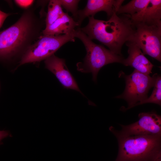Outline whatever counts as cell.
<instances>
[{"instance_id":"1","label":"cell","mask_w":161,"mask_h":161,"mask_svg":"<svg viewBox=\"0 0 161 161\" xmlns=\"http://www.w3.org/2000/svg\"><path fill=\"white\" fill-rule=\"evenodd\" d=\"M36 7L24 10L13 25L0 32V59L13 60L21 57L42 35L45 27L43 14L38 16Z\"/></svg>"},{"instance_id":"2","label":"cell","mask_w":161,"mask_h":161,"mask_svg":"<svg viewBox=\"0 0 161 161\" xmlns=\"http://www.w3.org/2000/svg\"><path fill=\"white\" fill-rule=\"evenodd\" d=\"M120 15L114 13L107 21L89 17L88 24L79 28L91 40L98 41L113 53L122 56V47L129 41L135 28L129 15Z\"/></svg>"},{"instance_id":"3","label":"cell","mask_w":161,"mask_h":161,"mask_svg":"<svg viewBox=\"0 0 161 161\" xmlns=\"http://www.w3.org/2000/svg\"><path fill=\"white\" fill-rule=\"evenodd\" d=\"M119 150L115 161H156L161 159V135L118 137Z\"/></svg>"},{"instance_id":"4","label":"cell","mask_w":161,"mask_h":161,"mask_svg":"<svg viewBox=\"0 0 161 161\" xmlns=\"http://www.w3.org/2000/svg\"><path fill=\"white\" fill-rule=\"evenodd\" d=\"M75 38H79L83 43L86 54L83 61L76 64L77 70L83 73H92V80H97V74L105 65L114 63H122L124 58L116 54L103 46L96 44L89 39L79 27L74 31Z\"/></svg>"},{"instance_id":"5","label":"cell","mask_w":161,"mask_h":161,"mask_svg":"<svg viewBox=\"0 0 161 161\" xmlns=\"http://www.w3.org/2000/svg\"><path fill=\"white\" fill-rule=\"evenodd\" d=\"M75 31L69 34L58 35H42L24 53L18 66L45 60L66 43L75 41Z\"/></svg>"},{"instance_id":"6","label":"cell","mask_w":161,"mask_h":161,"mask_svg":"<svg viewBox=\"0 0 161 161\" xmlns=\"http://www.w3.org/2000/svg\"><path fill=\"white\" fill-rule=\"evenodd\" d=\"M126 86L123 92L115 98L123 99L128 103L127 110L137 106L139 103L147 99L149 90L153 87L157 74L152 77L140 72L135 69L130 75L124 73Z\"/></svg>"},{"instance_id":"7","label":"cell","mask_w":161,"mask_h":161,"mask_svg":"<svg viewBox=\"0 0 161 161\" xmlns=\"http://www.w3.org/2000/svg\"><path fill=\"white\" fill-rule=\"evenodd\" d=\"M133 22L135 30L128 41L136 44L144 55H148L161 62V25Z\"/></svg>"},{"instance_id":"8","label":"cell","mask_w":161,"mask_h":161,"mask_svg":"<svg viewBox=\"0 0 161 161\" xmlns=\"http://www.w3.org/2000/svg\"><path fill=\"white\" fill-rule=\"evenodd\" d=\"M139 120L127 125L120 124L121 129L118 131L112 126L110 130L116 137L131 135H161V117L154 112H141Z\"/></svg>"},{"instance_id":"9","label":"cell","mask_w":161,"mask_h":161,"mask_svg":"<svg viewBox=\"0 0 161 161\" xmlns=\"http://www.w3.org/2000/svg\"><path fill=\"white\" fill-rule=\"evenodd\" d=\"M123 0H88L85 8L78 10L76 21L80 27L86 17L94 16L98 12H105L109 19L117 12Z\"/></svg>"},{"instance_id":"10","label":"cell","mask_w":161,"mask_h":161,"mask_svg":"<svg viewBox=\"0 0 161 161\" xmlns=\"http://www.w3.org/2000/svg\"><path fill=\"white\" fill-rule=\"evenodd\" d=\"M45 68L52 73L64 88L80 91L74 77L68 70L64 59L54 54L44 60Z\"/></svg>"},{"instance_id":"11","label":"cell","mask_w":161,"mask_h":161,"mask_svg":"<svg viewBox=\"0 0 161 161\" xmlns=\"http://www.w3.org/2000/svg\"><path fill=\"white\" fill-rule=\"evenodd\" d=\"M128 47L129 55L124 58L122 64L131 66L142 73L149 75L154 65L145 56L140 48L134 43L128 41L125 43Z\"/></svg>"},{"instance_id":"12","label":"cell","mask_w":161,"mask_h":161,"mask_svg":"<svg viewBox=\"0 0 161 161\" xmlns=\"http://www.w3.org/2000/svg\"><path fill=\"white\" fill-rule=\"evenodd\" d=\"M130 17L133 21L150 25H161V0H150L142 11Z\"/></svg>"},{"instance_id":"13","label":"cell","mask_w":161,"mask_h":161,"mask_svg":"<svg viewBox=\"0 0 161 161\" xmlns=\"http://www.w3.org/2000/svg\"><path fill=\"white\" fill-rule=\"evenodd\" d=\"M79 27L78 23L67 13H64L52 24L45 27L42 35H58L69 34Z\"/></svg>"},{"instance_id":"14","label":"cell","mask_w":161,"mask_h":161,"mask_svg":"<svg viewBox=\"0 0 161 161\" xmlns=\"http://www.w3.org/2000/svg\"><path fill=\"white\" fill-rule=\"evenodd\" d=\"M149 1L150 0H132L126 4L121 5L117 14H126L131 16L142 11Z\"/></svg>"},{"instance_id":"15","label":"cell","mask_w":161,"mask_h":161,"mask_svg":"<svg viewBox=\"0 0 161 161\" xmlns=\"http://www.w3.org/2000/svg\"><path fill=\"white\" fill-rule=\"evenodd\" d=\"M59 0L49 1L45 19V27L49 26L64 13Z\"/></svg>"},{"instance_id":"16","label":"cell","mask_w":161,"mask_h":161,"mask_svg":"<svg viewBox=\"0 0 161 161\" xmlns=\"http://www.w3.org/2000/svg\"><path fill=\"white\" fill-rule=\"evenodd\" d=\"M152 92L149 97L139 103L138 106L146 103H153L161 105V77L157 74Z\"/></svg>"},{"instance_id":"17","label":"cell","mask_w":161,"mask_h":161,"mask_svg":"<svg viewBox=\"0 0 161 161\" xmlns=\"http://www.w3.org/2000/svg\"><path fill=\"white\" fill-rule=\"evenodd\" d=\"M62 7L67 12L71 13L73 16V18L76 21L78 11V6L79 0H59Z\"/></svg>"},{"instance_id":"18","label":"cell","mask_w":161,"mask_h":161,"mask_svg":"<svg viewBox=\"0 0 161 161\" xmlns=\"http://www.w3.org/2000/svg\"><path fill=\"white\" fill-rule=\"evenodd\" d=\"M14 1L16 4L20 8L25 10L31 7L34 1L33 0H16Z\"/></svg>"},{"instance_id":"19","label":"cell","mask_w":161,"mask_h":161,"mask_svg":"<svg viewBox=\"0 0 161 161\" xmlns=\"http://www.w3.org/2000/svg\"><path fill=\"white\" fill-rule=\"evenodd\" d=\"M10 15V13H5L0 10V28L6 18Z\"/></svg>"},{"instance_id":"20","label":"cell","mask_w":161,"mask_h":161,"mask_svg":"<svg viewBox=\"0 0 161 161\" xmlns=\"http://www.w3.org/2000/svg\"><path fill=\"white\" fill-rule=\"evenodd\" d=\"M9 134V133L7 131H0V141L4 138L8 136Z\"/></svg>"}]
</instances>
